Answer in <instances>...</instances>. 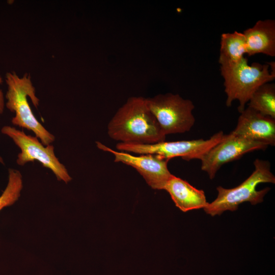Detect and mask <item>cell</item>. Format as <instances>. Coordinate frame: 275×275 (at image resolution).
Returning <instances> with one entry per match:
<instances>
[{
  "mask_svg": "<svg viewBox=\"0 0 275 275\" xmlns=\"http://www.w3.org/2000/svg\"><path fill=\"white\" fill-rule=\"evenodd\" d=\"M97 148L114 155V161L122 162L134 168L146 183L154 189H164L172 174L168 168L169 160L154 154L135 156L125 152L115 151L100 142H96Z\"/></svg>",
  "mask_w": 275,
  "mask_h": 275,
  "instance_id": "9c48e42d",
  "label": "cell"
},
{
  "mask_svg": "<svg viewBox=\"0 0 275 275\" xmlns=\"http://www.w3.org/2000/svg\"><path fill=\"white\" fill-rule=\"evenodd\" d=\"M108 136L119 143L154 144L166 140L155 118L150 111L147 98L132 96L120 107L109 122Z\"/></svg>",
  "mask_w": 275,
  "mask_h": 275,
  "instance_id": "6da1fadb",
  "label": "cell"
},
{
  "mask_svg": "<svg viewBox=\"0 0 275 275\" xmlns=\"http://www.w3.org/2000/svg\"><path fill=\"white\" fill-rule=\"evenodd\" d=\"M163 190L170 194L176 206L183 212L204 209L209 203L203 190L194 187L186 181L173 175Z\"/></svg>",
  "mask_w": 275,
  "mask_h": 275,
  "instance_id": "7c38bea8",
  "label": "cell"
},
{
  "mask_svg": "<svg viewBox=\"0 0 275 275\" xmlns=\"http://www.w3.org/2000/svg\"><path fill=\"white\" fill-rule=\"evenodd\" d=\"M220 70L227 95L226 104L229 107L233 101L238 100L240 113L259 87L275 79V73L271 71L268 63L249 65L245 57L234 65L221 66Z\"/></svg>",
  "mask_w": 275,
  "mask_h": 275,
  "instance_id": "3957f363",
  "label": "cell"
},
{
  "mask_svg": "<svg viewBox=\"0 0 275 275\" xmlns=\"http://www.w3.org/2000/svg\"><path fill=\"white\" fill-rule=\"evenodd\" d=\"M1 132L12 139L20 149L17 163L23 166L29 162L37 160L42 166L50 169L59 181L67 183L72 179L67 169L55 155L52 145L44 146L36 136L26 134L23 130L10 126H4Z\"/></svg>",
  "mask_w": 275,
  "mask_h": 275,
  "instance_id": "52a82bcc",
  "label": "cell"
},
{
  "mask_svg": "<svg viewBox=\"0 0 275 275\" xmlns=\"http://www.w3.org/2000/svg\"><path fill=\"white\" fill-rule=\"evenodd\" d=\"M3 82V79L0 75V85ZM5 106L4 96L3 91L0 89V114L4 112Z\"/></svg>",
  "mask_w": 275,
  "mask_h": 275,
  "instance_id": "2e32d148",
  "label": "cell"
},
{
  "mask_svg": "<svg viewBox=\"0 0 275 275\" xmlns=\"http://www.w3.org/2000/svg\"><path fill=\"white\" fill-rule=\"evenodd\" d=\"M8 184L0 196V211L13 204L19 198L23 187L22 175L15 169H9Z\"/></svg>",
  "mask_w": 275,
  "mask_h": 275,
  "instance_id": "9a60e30c",
  "label": "cell"
},
{
  "mask_svg": "<svg viewBox=\"0 0 275 275\" xmlns=\"http://www.w3.org/2000/svg\"><path fill=\"white\" fill-rule=\"evenodd\" d=\"M268 145L230 132L201 158V169L213 179L224 164L239 158L244 154L256 150H265Z\"/></svg>",
  "mask_w": 275,
  "mask_h": 275,
  "instance_id": "ba28073f",
  "label": "cell"
},
{
  "mask_svg": "<svg viewBox=\"0 0 275 275\" xmlns=\"http://www.w3.org/2000/svg\"><path fill=\"white\" fill-rule=\"evenodd\" d=\"M255 170L252 174L239 185L231 189L218 186L217 198L204 208L205 211L211 216L220 215L224 211L236 210L239 204L249 202L255 205L263 201L264 196L269 190L266 187L261 190L256 189L261 183H275V177L270 171L269 161L256 159L254 162Z\"/></svg>",
  "mask_w": 275,
  "mask_h": 275,
  "instance_id": "277c9868",
  "label": "cell"
},
{
  "mask_svg": "<svg viewBox=\"0 0 275 275\" xmlns=\"http://www.w3.org/2000/svg\"><path fill=\"white\" fill-rule=\"evenodd\" d=\"M218 62L221 66L237 64L246 54L245 37L242 33L235 31L222 34Z\"/></svg>",
  "mask_w": 275,
  "mask_h": 275,
  "instance_id": "4fadbf2b",
  "label": "cell"
},
{
  "mask_svg": "<svg viewBox=\"0 0 275 275\" xmlns=\"http://www.w3.org/2000/svg\"><path fill=\"white\" fill-rule=\"evenodd\" d=\"M226 134L221 131L206 140L164 141L148 145L118 143L116 148L120 151L139 154H154L168 160L180 157L183 159L189 161L194 159H200L205 153L223 140Z\"/></svg>",
  "mask_w": 275,
  "mask_h": 275,
  "instance_id": "8992f818",
  "label": "cell"
},
{
  "mask_svg": "<svg viewBox=\"0 0 275 275\" xmlns=\"http://www.w3.org/2000/svg\"><path fill=\"white\" fill-rule=\"evenodd\" d=\"M248 107L262 115L275 119V85L265 83L253 94Z\"/></svg>",
  "mask_w": 275,
  "mask_h": 275,
  "instance_id": "5bb4252c",
  "label": "cell"
},
{
  "mask_svg": "<svg viewBox=\"0 0 275 275\" xmlns=\"http://www.w3.org/2000/svg\"><path fill=\"white\" fill-rule=\"evenodd\" d=\"M246 54L249 56L263 53L275 56V21L259 20L255 25L244 30Z\"/></svg>",
  "mask_w": 275,
  "mask_h": 275,
  "instance_id": "8fae6325",
  "label": "cell"
},
{
  "mask_svg": "<svg viewBox=\"0 0 275 275\" xmlns=\"http://www.w3.org/2000/svg\"><path fill=\"white\" fill-rule=\"evenodd\" d=\"M0 163H3V164L4 163L3 159L1 156H0Z\"/></svg>",
  "mask_w": 275,
  "mask_h": 275,
  "instance_id": "e0dca14e",
  "label": "cell"
},
{
  "mask_svg": "<svg viewBox=\"0 0 275 275\" xmlns=\"http://www.w3.org/2000/svg\"><path fill=\"white\" fill-rule=\"evenodd\" d=\"M231 132L268 146H274L275 119L248 107L240 113L236 127Z\"/></svg>",
  "mask_w": 275,
  "mask_h": 275,
  "instance_id": "30bf717a",
  "label": "cell"
},
{
  "mask_svg": "<svg viewBox=\"0 0 275 275\" xmlns=\"http://www.w3.org/2000/svg\"><path fill=\"white\" fill-rule=\"evenodd\" d=\"M5 80L8 87L5 105L15 113L12 123L32 131L44 146L50 145L55 140L54 136L36 118L28 101L29 97L35 107L39 104L31 75L25 73L20 77L14 71L9 72L6 74Z\"/></svg>",
  "mask_w": 275,
  "mask_h": 275,
  "instance_id": "7a4b0ae2",
  "label": "cell"
},
{
  "mask_svg": "<svg viewBox=\"0 0 275 275\" xmlns=\"http://www.w3.org/2000/svg\"><path fill=\"white\" fill-rule=\"evenodd\" d=\"M147 101L166 135L188 131L195 124V118L193 114L195 106L189 99L168 93L148 98Z\"/></svg>",
  "mask_w": 275,
  "mask_h": 275,
  "instance_id": "5b68a950",
  "label": "cell"
}]
</instances>
